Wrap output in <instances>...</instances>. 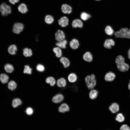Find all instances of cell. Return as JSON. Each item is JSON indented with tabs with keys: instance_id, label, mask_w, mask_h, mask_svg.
Here are the masks:
<instances>
[{
	"instance_id": "12",
	"label": "cell",
	"mask_w": 130,
	"mask_h": 130,
	"mask_svg": "<svg viewBox=\"0 0 130 130\" xmlns=\"http://www.w3.org/2000/svg\"><path fill=\"white\" fill-rule=\"evenodd\" d=\"M115 44V43L113 40L111 39H108L105 41L104 46L106 48L110 49L111 48L112 46H114Z\"/></svg>"
},
{
	"instance_id": "9",
	"label": "cell",
	"mask_w": 130,
	"mask_h": 130,
	"mask_svg": "<svg viewBox=\"0 0 130 130\" xmlns=\"http://www.w3.org/2000/svg\"><path fill=\"white\" fill-rule=\"evenodd\" d=\"M64 98V96L61 94H56L53 98L52 101L55 103H61L63 100Z\"/></svg>"
},
{
	"instance_id": "36",
	"label": "cell",
	"mask_w": 130,
	"mask_h": 130,
	"mask_svg": "<svg viewBox=\"0 0 130 130\" xmlns=\"http://www.w3.org/2000/svg\"><path fill=\"white\" fill-rule=\"evenodd\" d=\"M36 69L38 71L42 72L44 71L45 68L43 65L39 64H38L36 66Z\"/></svg>"
},
{
	"instance_id": "28",
	"label": "cell",
	"mask_w": 130,
	"mask_h": 130,
	"mask_svg": "<svg viewBox=\"0 0 130 130\" xmlns=\"http://www.w3.org/2000/svg\"><path fill=\"white\" fill-rule=\"evenodd\" d=\"M22 103V101L20 99L15 98L13 100L12 104L13 108H15L21 105Z\"/></svg>"
},
{
	"instance_id": "41",
	"label": "cell",
	"mask_w": 130,
	"mask_h": 130,
	"mask_svg": "<svg viewBox=\"0 0 130 130\" xmlns=\"http://www.w3.org/2000/svg\"><path fill=\"white\" fill-rule=\"evenodd\" d=\"M128 88L130 90V80L129 81V83L128 84Z\"/></svg>"
},
{
	"instance_id": "23",
	"label": "cell",
	"mask_w": 130,
	"mask_h": 130,
	"mask_svg": "<svg viewBox=\"0 0 130 130\" xmlns=\"http://www.w3.org/2000/svg\"><path fill=\"white\" fill-rule=\"evenodd\" d=\"M67 43V40L64 39L62 40L58 41L56 43V45L60 48L65 49L66 48Z\"/></svg>"
},
{
	"instance_id": "17",
	"label": "cell",
	"mask_w": 130,
	"mask_h": 130,
	"mask_svg": "<svg viewBox=\"0 0 130 130\" xmlns=\"http://www.w3.org/2000/svg\"><path fill=\"white\" fill-rule=\"evenodd\" d=\"M18 9L20 12L23 14L26 13L28 11L27 6L23 3L21 4L18 6Z\"/></svg>"
},
{
	"instance_id": "35",
	"label": "cell",
	"mask_w": 130,
	"mask_h": 130,
	"mask_svg": "<svg viewBox=\"0 0 130 130\" xmlns=\"http://www.w3.org/2000/svg\"><path fill=\"white\" fill-rule=\"evenodd\" d=\"M32 69L29 65H25L23 71L24 73L30 74L32 73Z\"/></svg>"
},
{
	"instance_id": "22",
	"label": "cell",
	"mask_w": 130,
	"mask_h": 130,
	"mask_svg": "<svg viewBox=\"0 0 130 130\" xmlns=\"http://www.w3.org/2000/svg\"><path fill=\"white\" fill-rule=\"evenodd\" d=\"M17 50V46L14 45H10L8 48V52L12 55L15 54Z\"/></svg>"
},
{
	"instance_id": "4",
	"label": "cell",
	"mask_w": 130,
	"mask_h": 130,
	"mask_svg": "<svg viewBox=\"0 0 130 130\" xmlns=\"http://www.w3.org/2000/svg\"><path fill=\"white\" fill-rule=\"evenodd\" d=\"M0 11L2 15L7 16L11 13V8L10 6L4 3L0 6Z\"/></svg>"
},
{
	"instance_id": "5",
	"label": "cell",
	"mask_w": 130,
	"mask_h": 130,
	"mask_svg": "<svg viewBox=\"0 0 130 130\" xmlns=\"http://www.w3.org/2000/svg\"><path fill=\"white\" fill-rule=\"evenodd\" d=\"M24 28V26L22 23H16L13 25V31L14 33L19 34L23 30Z\"/></svg>"
},
{
	"instance_id": "16",
	"label": "cell",
	"mask_w": 130,
	"mask_h": 130,
	"mask_svg": "<svg viewBox=\"0 0 130 130\" xmlns=\"http://www.w3.org/2000/svg\"><path fill=\"white\" fill-rule=\"evenodd\" d=\"M66 80L64 78H61L58 79L57 81V85L59 87H64L66 86Z\"/></svg>"
},
{
	"instance_id": "14",
	"label": "cell",
	"mask_w": 130,
	"mask_h": 130,
	"mask_svg": "<svg viewBox=\"0 0 130 130\" xmlns=\"http://www.w3.org/2000/svg\"><path fill=\"white\" fill-rule=\"evenodd\" d=\"M70 45L71 48L73 49H77L79 46L78 41L76 39H73L70 43Z\"/></svg>"
},
{
	"instance_id": "13",
	"label": "cell",
	"mask_w": 130,
	"mask_h": 130,
	"mask_svg": "<svg viewBox=\"0 0 130 130\" xmlns=\"http://www.w3.org/2000/svg\"><path fill=\"white\" fill-rule=\"evenodd\" d=\"M61 10L64 13L70 14L72 12V8L69 5L64 4L62 6Z\"/></svg>"
},
{
	"instance_id": "33",
	"label": "cell",
	"mask_w": 130,
	"mask_h": 130,
	"mask_svg": "<svg viewBox=\"0 0 130 130\" xmlns=\"http://www.w3.org/2000/svg\"><path fill=\"white\" fill-rule=\"evenodd\" d=\"M46 82L47 83H49L51 86L54 85L56 82L55 79L51 77L47 78L46 80Z\"/></svg>"
},
{
	"instance_id": "34",
	"label": "cell",
	"mask_w": 130,
	"mask_h": 130,
	"mask_svg": "<svg viewBox=\"0 0 130 130\" xmlns=\"http://www.w3.org/2000/svg\"><path fill=\"white\" fill-rule=\"evenodd\" d=\"M80 17L83 20H86L90 18L91 15L85 12H83L81 13Z\"/></svg>"
},
{
	"instance_id": "7",
	"label": "cell",
	"mask_w": 130,
	"mask_h": 130,
	"mask_svg": "<svg viewBox=\"0 0 130 130\" xmlns=\"http://www.w3.org/2000/svg\"><path fill=\"white\" fill-rule=\"evenodd\" d=\"M68 22L69 20L65 16L62 17L58 20V24L62 27H66L68 25Z\"/></svg>"
},
{
	"instance_id": "20",
	"label": "cell",
	"mask_w": 130,
	"mask_h": 130,
	"mask_svg": "<svg viewBox=\"0 0 130 130\" xmlns=\"http://www.w3.org/2000/svg\"><path fill=\"white\" fill-rule=\"evenodd\" d=\"M98 93V92L97 90L95 89H92L89 93V98L92 100L95 99L97 98Z\"/></svg>"
},
{
	"instance_id": "31",
	"label": "cell",
	"mask_w": 130,
	"mask_h": 130,
	"mask_svg": "<svg viewBox=\"0 0 130 130\" xmlns=\"http://www.w3.org/2000/svg\"><path fill=\"white\" fill-rule=\"evenodd\" d=\"M105 32L108 35L111 36L114 33V31L111 27L109 26H107L105 29Z\"/></svg>"
},
{
	"instance_id": "19",
	"label": "cell",
	"mask_w": 130,
	"mask_h": 130,
	"mask_svg": "<svg viewBox=\"0 0 130 130\" xmlns=\"http://www.w3.org/2000/svg\"><path fill=\"white\" fill-rule=\"evenodd\" d=\"M60 60L65 68H67L69 66L70 64V62L67 58L65 57H63L60 58Z\"/></svg>"
},
{
	"instance_id": "1",
	"label": "cell",
	"mask_w": 130,
	"mask_h": 130,
	"mask_svg": "<svg viewBox=\"0 0 130 130\" xmlns=\"http://www.w3.org/2000/svg\"><path fill=\"white\" fill-rule=\"evenodd\" d=\"M115 62L118 70L122 72L128 71L129 68L128 64L125 63L124 58L120 55L117 56L115 59Z\"/></svg>"
},
{
	"instance_id": "11",
	"label": "cell",
	"mask_w": 130,
	"mask_h": 130,
	"mask_svg": "<svg viewBox=\"0 0 130 130\" xmlns=\"http://www.w3.org/2000/svg\"><path fill=\"white\" fill-rule=\"evenodd\" d=\"M109 110L113 113H117L119 110V105L117 103H112L109 107Z\"/></svg>"
},
{
	"instance_id": "2",
	"label": "cell",
	"mask_w": 130,
	"mask_h": 130,
	"mask_svg": "<svg viewBox=\"0 0 130 130\" xmlns=\"http://www.w3.org/2000/svg\"><path fill=\"white\" fill-rule=\"evenodd\" d=\"M85 81L88 89H92L96 86L97 82L95 75L93 74L88 75L85 78Z\"/></svg>"
},
{
	"instance_id": "25",
	"label": "cell",
	"mask_w": 130,
	"mask_h": 130,
	"mask_svg": "<svg viewBox=\"0 0 130 130\" xmlns=\"http://www.w3.org/2000/svg\"><path fill=\"white\" fill-rule=\"evenodd\" d=\"M125 117L121 113H118L116 115L115 119L117 122L121 123L124 122L125 120Z\"/></svg>"
},
{
	"instance_id": "18",
	"label": "cell",
	"mask_w": 130,
	"mask_h": 130,
	"mask_svg": "<svg viewBox=\"0 0 130 130\" xmlns=\"http://www.w3.org/2000/svg\"><path fill=\"white\" fill-rule=\"evenodd\" d=\"M68 81L71 83L75 82L77 79L76 74L74 73H71L69 74L67 77Z\"/></svg>"
},
{
	"instance_id": "38",
	"label": "cell",
	"mask_w": 130,
	"mask_h": 130,
	"mask_svg": "<svg viewBox=\"0 0 130 130\" xmlns=\"http://www.w3.org/2000/svg\"><path fill=\"white\" fill-rule=\"evenodd\" d=\"M26 113L28 115H32L33 112V111L31 107L27 108L26 110Z\"/></svg>"
},
{
	"instance_id": "42",
	"label": "cell",
	"mask_w": 130,
	"mask_h": 130,
	"mask_svg": "<svg viewBox=\"0 0 130 130\" xmlns=\"http://www.w3.org/2000/svg\"></svg>"
},
{
	"instance_id": "40",
	"label": "cell",
	"mask_w": 130,
	"mask_h": 130,
	"mask_svg": "<svg viewBox=\"0 0 130 130\" xmlns=\"http://www.w3.org/2000/svg\"><path fill=\"white\" fill-rule=\"evenodd\" d=\"M128 57L130 59V49L128 50Z\"/></svg>"
},
{
	"instance_id": "6",
	"label": "cell",
	"mask_w": 130,
	"mask_h": 130,
	"mask_svg": "<svg viewBox=\"0 0 130 130\" xmlns=\"http://www.w3.org/2000/svg\"><path fill=\"white\" fill-rule=\"evenodd\" d=\"M65 34L64 32L61 30H58L55 34L56 40L58 41H60L65 39Z\"/></svg>"
},
{
	"instance_id": "10",
	"label": "cell",
	"mask_w": 130,
	"mask_h": 130,
	"mask_svg": "<svg viewBox=\"0 0 130 130\" xmlns=\"http://www.w3.org/2000/svg\"><path fill=\"white\" fill-rule=\"evenodd\" d=\"M116 77V75L113 72H110L107 73L105 75L104 77L105 80L108 82L113 81Z\"/></svg>"
},
{
	"instance_id": "26",
	"label": "cell",
	"mask_w": 130,
	"mask_h": 130,
	"mask_svg": "<svg viewBox=\"0 0 130 130\" xmlns=\"http://www.w3.org/2000/svg\"><path fill=\"white\" fill-rule=\"evenodd\" d=\"M5 71L8 73H11L13 71L14 68L12 65L9 64H6L4 67Z\"/></svg>"
},
{
	"instance_id": "32",
	"label": "cell",
	"mask_w": 130,
	"mask_h": 130,
	"mask_svg": "<svg viewBox=\"0 0 130 130\" xmlns=\"http://www.w3.org/2000/svg\"><path fill=\"white\" fill-rule=\"evenodd\" d=\"M45 22L47 24H51L54 21V19L53 17L50 15H46L45 19Z\"/></svg>"
},
{
	"instance_id": "8",
	"label": "cell",
	"mask_w": 130,
	"mask_h": 130,
	"mask_svg": "<svg viewBox=\"0 0 130 130\" xmlns=\"http://www.w3.org/2000/svg\"><path fill=\"white\" fill-rule=\"evenodd\" d=\"M70 110V107L69 105L66 103H63L61 104L58 109V111L62 113L68 112Z\"/></svg>"
},
{
	"instance_id": "29",
	"label": "cell",
	"mask_w": 130,
	"mask_h": 130,
	"mask_svg": "<svg viewBox=\"0 0 130 130\" xmlns=\"http://www.w3.org/2000/svg\"><path fill=\"white\" fill-rule=\"evenodd\" d=\"M53 51L55 54L56 56L57 57H61L62 55V51L60 48L59 47H56L53 49Z\"/></svg>"
},
{
	"instance_id": "3",
	"label": "cell",
	"mask_w": 130,
	"mask_h": 130,
	"mask_svg": "<svg viewBox=\"0 0 130 130\" xmlns=\"http://www.w3.org/2000/svg\"><path fill=\"white\" fill-rule=\"evenodd\" d=\"M114 35L117 38H130V29L126 28L121 29L118 31L115 32Z\"/></svg>"
},
{
	"instance_id": "27",
	"label": "cell",
	"mask_w": 130,
	"mask_h": 130,
	"mask_svg": "<svg viewBox=\"0 0 130 130\" xmlns=\"http://www.w3.org/2000/svg\"><path fill=\"white\" fill-rule=\"evenodd\" d=\"M23 54L26 57H30L32 56V51L30 48H24L23 50Z\"/></svg>"
},
{
	"instance_id": "15",
	"label": "cell",
	"mask_w": 130,
	"mask_h": 130,
	"mask_svg": "<svg viewBox=\"0 0 130 130\" xmlns=\"http://www.w3.org/2000/svg\"><path fill=\"white\" fill-rule=\"evenodd\" d=\"M72 26L73 28H82L83 26V23L80 20L76 19L74 20L72 22Z\"/></svg>"
},
{
	"instance_id": "24",
	"label": "cell",
	"mask_w": 130,
	"mask_h": 130,
	"mask_svg": "<svg viewBox=\"0 0 130 130\" xmlns=\"http://www.w3.org/2000/svg\"><path fill=\"white\" fill-rule=\"evenodd\" d=\"M9 77L6 74H1L0 75V80L3 84L7 83Z\"/></svg>"
},
{
	"instance_id": "39",
	"label": "cell",
	"mask_w": 130,
	"mask_h": 130,
	"mask_svg": "<svg viewBox=\"0 0 130 130\" xmlns=\"http://www.w3.org/2000/svg\"><path fill=\"white\" fill-rule=\"evenodd\" d=\"M20 0H9L10 3L13 4H14L18 2Z\"/></svg>"
},
{
	"instance_id": "21",
	"label": "cell",
	"mask_w": 130,
	"mask_h": 130,
	"mask_svg": "<svg viewBox=\"0 0 130 130\" xmlns=\"http://www.w3.org/2000/svg\"><path fill=\"white\" fill-rule=\"evenodd\" d=\"M83 58L84 60L88 62H91L93 59V57L92 54L89 52H85L84 54Z\"/></svg>"
},
{
	"instance_id": "30",
	"label": "cell",
	"mask_w": 130,
	"mask_h": 130,
	"mask_svg": "<svg viewBox=\"0 0 130 130\" xmlns=\"http://www.w3.org/2000/svg\"><path fill=\"white\" fill-rule=\"evenodd\" d=\"M17 86V84L16 82L13 81L11 80L8 83V87L9 89L13 91L16 89Z\"/></svg>"
},
{
	"instance_id": "37",
	"label": "cell",
	"mask_w": 130,
	"mask_h": 130,
	"mask_svg": "<svg viewBox=\"0 0 130 130\" xmlns=\"http://www.w3.org/2000/svg\"><path fill=\"white\" fill-rule=\"evenodd\" d=\"M119 129V130H130V127L127 124H124L120 126Z\"/></svg>"
}]
</instances>
